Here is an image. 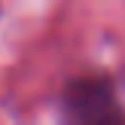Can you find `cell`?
Returning a JSON list of instances; mask_svg holds the SVG:
<instances>
[{
	"instance_id": "cell-1",
	"label": "cell",
	"mask_w": 125,
	"mask_h": 125,
	"mask_svg": "<svg viewBox=\"0 0 125 125\" xmlns=\"http://www.w3.org/2000/svg\"><path fill=\"white\" fill-rule=\"evenodd\" d=\"M67 116L76 122H113L122 119L107 83H76L67 95Z\"/></svg>"
}]
</instances>
